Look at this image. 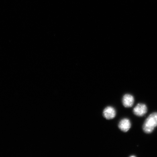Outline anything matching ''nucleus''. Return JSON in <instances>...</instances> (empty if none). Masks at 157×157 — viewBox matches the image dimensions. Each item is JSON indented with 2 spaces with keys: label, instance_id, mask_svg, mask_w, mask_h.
<instances>
[{
  "label": "nucleus",
  "instance_id": "obj_1",
  "mask_svg": "<svg viewBox=\"0 0 157 157\" xmlns=\"http://www.w3.org/2000/svg\"><path fill=\"white\" fill-rule=\"evenodd\" d=\"M157 127V112H154L149 115L144 121L143 129L147 134L151 133Z\"/></svg>",
  "mask_w": 157,
  "mask_h": 157
},
{
  "label": "nucleus",
  "instance_id": "obj_2",
  "mask_svg": "<svg viewBox=\"0 0 157 157\" xmlns=\"http://www.w3.org/2000/svg\"><path fill=\"white\" fill-rule=\"evenodd\" d=\"M147 111V107L145 104L139 103L133 109V113L137 117H142L146 114Z\"/></svg>",
  "mask_w": 157,
  "mask_h": 157
},
{
  "label": "nucleus",
  "instance_id": "obj_3",
  "mask_svg": "<svg viewBox=\"0 0 157 157\" xmlns=\"http://www.w3.org/2000/svg\"><path fill=\"white\" fill-rule=\"evenodd\" d=\"M131 126V121L126 118L121 119L118 124L119 128L123 132H126L130 129Z\"/></svg>",
  "mask_w": 157,
  "mask_h": 157
},
{
  "label": "nucleus",
  "instance_id": "obj_4",
  "mask_svg": "<svg viewBox=\"0 0 157 157\" xmlns=\"http://www.w3.org/2000/svg\"><path fill=\"white\" fill-rule=\"evenodd\" d=\"M134 98L130 94H125L122 98L123 105L125 107L129 108L132 106L134 103Z\"/></svg>",
  "mask_w": 157,
  "mask_h": 157
},
{
  "label": "nucleus",
  "instance_id": "obj_5",
  "mask_svg": "<svg viewBox=\"0 0 157 157\" xmlns=\"http://www.w3.org/2000/svg\"><path fill=\"white\" fill-rule=\"evenodd\" d=\"M103 115L105 119L108 120L112 119L116 115V111L113 107L108 106L104 110Z\"/></svg>",
  "mask_w": 157,
  "mask_h": 157
}]
</instances>
